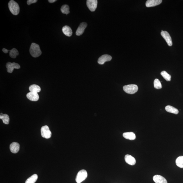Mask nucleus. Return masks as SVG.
Instances as JSON below:
<instances>
[{
  "label": "nucleus",
  "mask_w": 183,
  "mask_h": 183,
  "mask_svg": "<svg viewBox=\"0 0 183 183\" xmlns=\"http://www.w3.org/2000/svg\"><path fill=\"white\" fill-rule=\"evenodd\" d=\"M112 57L110 55L105 54L102 55L98 60V63L100 64H103L105 62L111 60Z\"/></svg>",
  "instance_id": "9"
},
{
  "label": "nucleus",
  "mask_w": 183,
  "mask_h": 183,
  "mask_svg": "<svg viewBox=\"0 0 183 183\" xmlns=\"http://www.w3.org/2000/svg\"><path fill=\"white\" fill-rule=\"evenodd\" d=\"M69 10V7L67 5H63L61 8V11L62 13L66 14L69 13L70 12Z\"/></svg>",
  "instance_id": "24"
},
{
  "label": "nucleus",
  "mask_w": 183,
  "mask_h": 183,
  "mask_svg": "<svg viewBox=\"0 0 183 183\" xmlns=\"http://www.w3.org/2000/svg\"><path fill=\"white\" fill-rule=\"evenodd\" d=\"M87 26V24L85 22L80 23L77 29L76 34L77 36H80L84 32L85 29Z\"/></svg>",
  "instance_id": "10"
},
{
  "label": "nucleus",
  "mask_w": 183,
  "mask_h": 183,
  "mask_svg": "<svg viewBox=\"0 0 183 183\" xmlns=\"http://www.w3.org/2000/svg\"><path fill=\"white\" fill-rule=\"evenodd\" d=\"M176 164L178 167L183 168V156L178 157L176 160Z\"/></svg>",
  "instance_id": "23"
},
{
  "label": "nucleus",
  "mask_w": 183,
  "mask_h": 183,
  "mask_svg": "<svg viewBox=\"0 0 183 183\" xmlns=\"http://www.w3.org/2000/svg\"><path fill=\"white\" fill-rule=\"evenodd\" d=\"M38 1L37 0H28L27 1V4L28 5H30L32 3H34Z\"/></svg>",
  "instance_id": "27"
},
{
  "label": "nucleus",
  "mask_w": 183,
  "mask_h": 183,
  "mask_svg": "<svg viewBox=\"0 0 183 183\" xmlns=\"http://www.w3.org/2000/svg\"><path fill=\"white\" fill-rule=\"evenodd\" d=\"M10 149L11 152L15 154V153H18L19 150V144L17 142H12L10 146Z\"/></svg>",
  "instance_id": "13"
},
{
  "label": "nucleus",
  "mask_w": 183,
  "mask_h": 183,
  "mask_svg": "<svg viewBox=\"0 0 183 183\" xmlns=\"http://www.w3.org/2000/svg\"><path fill=\"white\" fill-rule=\"evenodd\" d=\"M86 5L88 8L91 12H94L97 8V0H88L86 1Z\"/></svg>",
  "instance_id": "7"
},
{
  "label": "nucleus",
  "mask_w": 183,
  "mask_h": 183,
  "mask_svg": "<svg viewBox=\"0 0 183 183\" xmlns=\"http://www.w3.org/2000/svg\"><path fill=\"white\" fill-rule=\"evenodd\" d=\"M62 31L64 35L68 37L71 36L72 34V31L69 26H64L62 27Z\"/></svg>",
  "instance_id": "16"
},
{
  "label": "nucleus",
  "mask_w": 183,
  "mask_h": 183,
  "mask_svg": "<svg viewBox=\"0 0 183 183\" xmlns=\"http://www.w3.org/2000/svg\"><path fill=\"white\" fill-rule=\"evenodd\" d=\"M153 180L156 183H168L167 180L160 175H155L153 177Z\"/></svg>",
  "instance_id": "15"
},
{
  "label": "nucleus",
  "mask_w": 183,
  "mask_h": 183,
  "mask_svg": "<svg viewBox=\"0 0 183 183\" xmlns=\"http://www.w3.org/2000/svg\"><path fill=\"white\" fill-rule=\"evenodd\" d=\"M7 71L9 73H12L14 69H19L20 66L19 64L15 62H8L6 65Z\"/></svg>",
  "instance_id": "6"
},
{
  "label": "nucleus",
  "mask_w": 183,
  "mask_h": 183,
  "mask_svg": "<svg viewBox=\"0 0 183 183\" xmlns=\"http://www.w3.org/2000/svg\"><path fill=\"white\" fill-rule=\"evenodd\" d=\"M161 75L167 81H170L171 80V76L168 74L165 71H163L161 73Z\"/></svg>",
  "instance_id": "25"
},
{
  "label": "nucleus",
  "mask_w": 183,
  "mask_h": 183,
  "mask_svg": "<svg viewBox=\"0 0 183 183\" xmlns=\"http://www.w3.org/2000/svg\"><path fill=\"white\" fill-rule=\"evenodd\" d=\"M161 35L167 42L168 45L169 46H171L173 45L172 41L170 36L167 31L162 30L161 32Z\"/></svg>",
  "instance_id": "8"
},
{
  "label": "nucleus",
  "mask_w": 183,
  "mask_h": 183,
  "mask_svg": "<svg viewBox=\"0 0 183 183\" xmlns=\"http://www.w3.org/2000/svg\"><path fill=\"white\" fill-rule=\"evenodd\" d=\"M165 109L167 112L170 113L177 114L179 111L177 109L171 106H167L165 107Z\"/></svg>",
  "instance_id": "18"
},
{
  "label": "nucleus",
  "mask_w": 183,
  "mask_h": 183,
  "mask_svg": "<svg viewBox=\"0 0 183 183\" xmlns=\"http://www.w3.org/2000/svg\"><path fill=\"white\" fill-rule=\"evenodd\" d=\"M138 87L136 85L131 84L124 86L123 90L124 91L129 94H134L138 91Z\"/></svg>",
  "instance_id": "4"
},
{
  "label": "nucleus",
  "mask_w": 183,
  "mask_h": 183,
  "mask_svg": "<svg viewBox=\"0 0 183 183\" xmlns=\"http://www.w3.org/2000/svg\"><path fill=\"white\" fill-rule=\"evenodd\" d=\"M29 90L30 92L38 93L41 91V88L39 86L36 84H32L29 86Z\"/></svg>",
  "instance_id": "20"
},
{
  "label": "nucleus",
  "mask_w": 183,
  "mask_h": 183,
  "mask_svg": "<svg viewBox=\"0 0 183 183\" xmlns=\"http://www.w3.org/2000/svg\"><path fill=\"white\" fill-rule=\"evenodd\" d=\"M41 134L42 137L46 139L50 138L52 133L50 130L49 127L47 125L42 127L41 129Z\"/></svg>",
  "instance_id": "5"
},
{
  "label": "nucleus",
  "mask_w": 183,
  "mask_h": 183,
  "mask_svg": "<svg viewBox=\"0 0 183 183\" xmlns=\"http://www.w3.org/2000/svg\"><path fill=\"white\" fill-rule=\"evenodd\" d=\"M154 87L156 89H160L162 88V86L160 81L158 79H155L154 82Z\"/></svg>",
  "instance_id": "26"
},
{
  "label": "nucleus",
  "mask_w": 183,
  "mask_h": 183,
  "mask_svg": "<svg viewBox=\"0 0 183 183\" xmlns=\"http://www.w3.org/2000/svg\"><path fill=\"white\" fill-rule=\"evenodd\" d=\"M2 51L3 52L5 53H8L9 52V50H7L5 48H3L2 50Z\"/></svg>",
  "instance_id": "28"
},
{
  "label": "nucleus",
  "mask_w": 183,
  "mask_h": 183,
  "mask_svg": "<svg viewBox=\"0 0 183 183\" xmlns=\"http://www.w3.org/2000/svg\"><path fill=\"white\" fill-rule=\"evenodd\" d=\"M8 7L10 12L14 15H17L19 13V6L16 1L11 0L8 3Z\"/></svg>",
  "instance_id": "2"
},
{
  "label": "nucleus",
  "mask_w": 183,
  "mask_h": 183,
  "mask_svg": "<svg viewBox=\"0 0 183 183\" xmlns=\"http://www.w3.org/2000/svg\"><path fill=\"white\" fill-rule=\"evenodd\" d=\"M125 162L129 165L133 166L136 163L135 159L131 155H126L125 156Z\"/></svg>",
  "instance_id": "14"
},
{
  "label": "nucleus",
  "mask_w": 183,
  "mask_h": 183,
  "mask_svg": "<svg viewBox=\"0 0 183 183\" xmlns=\"http://www.w3.org/2000/svg\"><path fill=\"white\" fill-rule=\"evenodd\" d=\"M49 3H52L55 2L56 1V0H48V1Z\"/></svg>",
  "instance_id": "29"
},
{
  "label": "nucleus",
  "mask_w": 183,
  "mask_h": 183,
  "mask_svg": "<svg viewBox=\"0 0 183 183\" xmlns=\"http://www.w3.org/2000/svg\"><path fill=\"white\" fill-rule=\"evenodd\" d=\"M10 52L9 53V55L11 58H16L17 56H18L19 55V52L15 48H13L11 50H9Z\"/></svg>",
  "instance_id": "22"
},
{
  "label": "nucleus",
  "mask_w": 183,
  "mask_h": 183,
  "mask_svg": "<svg viewBox=\"0 0 183 183\" xmlns=\"http://www.w3.org/2000/svg\"><path fill=\"white\" fill-rule=\"evenodd\" d=\"M162 2V0H148L146 2L145 5L147 7H155L160 5Z\"/></svg>",
  "instance_id": "11"
},
{
  "label": "nucleus",
  "mask_w": 183,
  "mask_h": 183,
  "mask_svg": "<svg viewBox=\"0 0 183 183\" xmlns=\"http://www.w3.org/2000/svg\"><path fill=\"white\" fill-rule=\"evenodd\" d=\"M29 52L31 56L35 58L40 56L42 53L39 45L35 43L31 44Z\"/></svg>",
  "instance_id": "1"
},
{
  "label": "nucleus",
  "mask_w": 183,
  "mask_h": 183,
  "mask_svg": "<svg viewBox=\"0 0 183 183\" xmlns=\"http://www.w3.org/2000/svg\"><path fill=\"white\" fill-rule=\"evenodd\" d=\"M27 99L32 101H36L39 99V96L37 93L29 92L27 94Z\"/></svg>",
  "instance_id": "12"
},
{
  "label": "nucleus",
  "mask_w": 183,
  "mask_h": 183,
  "mask_svg": "<svg viewBox=\"0 0 183 183\" xmlns=\"http://www.w3.org/2000/svg\"><path fill=\"white\" fill-rule=\"evenodd\" d=\"M87 176V172L86 170H81L77 173L76 177V182L77 183H80L85 180Z\"/></svg>",
  "instance_id": "3"
},
{
  "label": "nucleus",
  "mask_w": 183,
  "mask_h": 183,
  "mask_svg": "<svg viewBox=\"0 0 183 183\" xmlns=\"http://www.w3.org/2000/svg\"><path fill=\"white\" fill-rule=\"evenodd\" d=\"M123 136L126 139L131 140H134L136 138L135 134L133 132L124 133L123 134Z\"/></svg>",
  "instance_id": "17"
},
{
  "label": "nucleus",
  "mask_w": 183,
  "mask_h": 183,
  "mask_svg": "<svg viewBox=\"0 0 183 183\" xmlns=\"http://www.w3.org/2000/svg\"><path fill=\"white\" fill-rule=\"evenodd\" d=\"M0 119L2 120L3 123L5 124H9L10 121V118L8 115L1 113L0 115Z\"/></svg>",
  "instance_id": "19"
},
{
  "label": "nucleus",
  "mask_w": 183,
  "mask_h": 183,
  "mask_svg": "<svg viewBox=\"0 0 183 183\" xmlns=\"http://www.w3.org/2000/svg\"><path fill=\"white\" fill-rule=\"evenodd\" d=\"M38 179V175L36 174H34L27 179L25 181V183H35Z\"/></svg>",
  "instance_id": "21"
}]
</instances>
